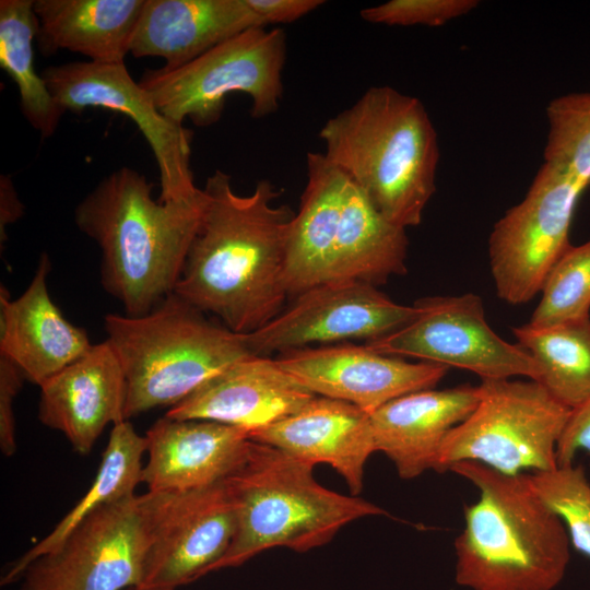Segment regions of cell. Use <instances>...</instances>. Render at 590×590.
<instances>
[{"instance_id":"obj_7","label":"cell","mask_w":590,"mask_h":590,"mask_svg":"<svg viewBox=\"0 0 590 590\" xmlns=\"http://www.w3.org/2000/svg\"><path fill=\"white\" fill-rule=\"evenodd\" d=\"M286 34L264 26L246 30L176 69L146 70L139 84L167 118H186L205 128L222 116L225 99L243 93L251 99V116L275 113L283 94Z\"/></svg>"},{"instance_id":"obj_28","label":"cell","mask_w":590,"mask_h":590,"mask_svg":"<svg viewBox=\"0 0 590 590\" xmlns=\"http://www.w3.org/2000/svg\"><path fill=\"white\" fill-rule=\"evenodd\" d=\"M37 31L33 0L0 1V67L17 86L24 118L42 138H49L66 111L35 70Z\"/></svg>"},{"instance_id":"obj_12","label":"cell","mask_w":590,"mask_h":590,"mask_svg":"<svg viewBox=\"0 0 590 590\" xmlns=\"http://www.w3.org/2000/svg\"><path fill=\"white\" fill-rule=\"evenodd\" d=\"M414 305L418 312L409 324L365 345L380 354L463 368L482 380L515 376L538 380L532 355L492 330L479 295L428 296Z\"/></svg>"},{"instance_id":"obj_33","label":"cell","mask_w":590,"mask_h":590,"mask_svg":"<svg viewBox=\"0 0 590 590\" xmlns=\"http://www.w3.org/2000/svg\"><path fill=\"white\" fill-rule=\"evenodd\" d=\"M24 380L21 368L0 353V448L5 457L16 450L13 404Z\"/></svg>"},{"instance_id":"obj_14","label":"cell","mask_w":590,"mask_h":590,"mask_svg":"<svg viewBox=\"0 0 590 590\" xmlns=\"http://www.w3.org/2000/svg\"><path fill=\"white\" fill-rule=\"evenodd\" d=\"M417 312L415 305L398 304L376 285L328 281L297 295L285 311L246 335L255 355L269 356L316 343L369 342L409 324Z\"/></svg>"},{"instance_id":"obj_5","label":"cell","mask_w":590,"mask_h":590,"mask_svg":"<svg viewBox=\"0 0 590 590\" xmlns=\"http://www.w3.org/2000/svg\"><path fill=\"white\" fill-rule=\"evenodd\" d=\"M314 465L251 440L241 467L226 480L237 514L233 541L210 573L237 567L272 547L306 552L321 546L346 524L388 515L363 498L320 485Z\"/></svg>"},{"instance_id":"obj_34","label":"cell","mask_w":590,"mask_h":590,"mask_svg":"<svg viewBox=\"0 0 590 590\" xmlns=\"http://www.w3.org/2000/svg\"><path fill=\"white\" fill-rule=\"evenodd\" d=\"M579 450L590 452V400L571 411L556 448L557 465L573 463Z\"/></svg>"},{"instance_id":"obj_37","label":"cell","mask_w":590,"mask_h":590,"mask_svg":"<svg viewBox=\"0 0 590 590\" xmlns=\"http://www.w3.org/2000/svg\"><path fill=\"white\" fill-rule=\"evenodd\" d=\"M126 590H174V589L132 587V588H128V589H126Z\"/></svg>"},{"instance_id":"obj_30","label":"cell","mask_w":590,"mask_h":590,"mask_svg":"<svg viewBox=\"0 0 590 590\" xmlns=\"http://www.w3.org/2000/svg\"><path fill=\"white\" fill-rule=\"evenodd\" d=\"M544 163L590 185V92L569 93L546 107Z\"/></svg>"},{"instance_id":"obj_17","label":"cell","mask_w":590,"mask_h":590,"mask_svg":"<svg viewBox=\"0 0 590 590\" xmlns=\"http://www.w3.org/2000/svg\"><path fill=\"white\" fill-rule=\"evenodd\" d=\"M144 437L148 461L141 483L150 492L186 491L224 482L241 467L251 445L244 428L166 415Z\"/></svg>"},{"instance_id":"obj_23","label":"cell","mask_w":590,"mask_h":590,"mask_svg":"<svg viewBox=\"0 0 590 590\" xmlns=\"http://www.w3.org/2000/svg\"><path fill=\"white\" fill-rule=\"evenodd\" d=\"M307 182L287 229L284 284L287 296L327 282L347 176L323 153L307 154Z\"/></svg>"},{"instance_id":"obj_10","label":"cell","mask_w":590,"mask_h":590,"mask_svg":"<svg viewBox=\"0 0 590 590\" xmlns=\"http://www.w3.org/2000/svg\"><path fill=\"white\" fill-rule=\"evenodd\" d=\"M139 498L148 541L139 587L175 590L209 574L228 550L237 514L226 481Z\"/></svg>"},{"instance_id":"obj_2","label":"cell","mask_w":590,"mask_h":590,"mask_svg":"<svg viewBox=\"0 0 590 590\" xmlns=\"http://www.w3.org/2000/svg\"><path fill=\"white\" fill-rule=\"evenodd\" d=\"M203 206V190L194 202L154 200L152 184L130 167L111 172L76 205V226L101 250L102 286L126 316H144L175 292Z\"/></svg>"},{"instance_id":"obj_36","label":"cell","mask_w":590,"mask_h":590,"mask_svg":"<svg viewBox=\"0 0 590 590\" xmlns=\"http://www.w3.org/2000/svg\"><path fill=\"white\" fill-rule=\"evenodd\" d=\"M0 197V233L2 241L5 227L22 216L23 205L17 198L12 180L8 176H1Z\"/></svg>"},{"instance_id":"obj_22","label":"cell","mask_w":590,"mask_h":590,"mask_svg":"<svg viewBox=\"0 0 590 590\" xmlns=\"http://www.w3.org/2000/svg\"><path fill=\"white\" fill-rule=\"evenodd\" d=\"M267 26L245 0H145L130 54L176 69L252 27Z\"/></svg>"},{"instance_id":"obj_21","label":"cell","mask_w":590,"mask_h":590,"mask_svg":"<svg viewBox=\"0 0 590 590\" xmlns=\"http://www.w3.org/2000/svg\"><path fill=\"white\" fill-rule=\"evenodd\" d=\"M479 401V386L470 385L425 389L393 399L369 415L376 451L393 462L403 480L435 470L445 438Z\"/></svg>"},{"instance_id":"obj_20","label":"cell","mask_w":590,"mask_h":590,"mask_svg":"<svg viewBox=\"0 0 590 590\" xmlns=\"http://www.w3.org/2000/svg\"><path fill=\"white\" fill-rule=\"evenodd\" d=\"M249 437L314 467L330 465L354 496L362 492L365 464L376 452L369 415L353 404L321 396Z\"/></svg>"},{"instance_id":"obj_3","label":"cell","mask_w":590,"mask_h":590,"mask_svg":"<svg viewBox=\"0 0 590 590\" xmlns=\"http://www.w3.org/2000/svg\"><path fill=\"white\" fill-rule=\"evenodd\" d=\"M323 155L391 223L417 226L436 191L439 144L422 102L374 86L329 118L319 132Z\"/></svg>"},{"instance_id":"obj_1","label":"cell","mask_w":590,"mask_h":590,"mask_svg":"<svg viewBox=\"0 0 590 590\" xmlns=\"http://www.w3.org/2000/svg\"><path fill=\"white\" fill-rule=\"evenodd\" d=\"M202 190L200 226L175 293L229 330L252 333L281 312L287 297L285 241L295 212L274 203L280 191L268 179L241 196L216 169Z\"/></svg>"},{"instance_id":"obj_16","label":"cell","mask_w":590,"mask_h":590,"mask_svg":"<svg viewBox=\"0 0 590 590\" xmlns=\"http://www.w3.org/2000/svg\"><path fill=\"white\" fill-rule=\"evenodd\" d=\"M315 397L276 358L251 355L205 381L165 415L219 422L250 434L297 412Z\"/></svg>"},{"instance_id":"obj_8","label":"cell","mask_w":590,"mask_h":590,"mask_svg":"<svg viewBox=\"0 0 590 590\" xmlns=\"http://www.w3.org/2000/svg\"><path fill=\"white\" fill-rule=\"evenodd\" d=\"M474 411L445 438L436 471L462 461L508 475L557 468L556 448L571 411L534 380L484 379Z\"/></svg>"},{"instance_id":"obj_31","label":"cell","mask_w":590,"mask_h":590,"mask_svg":"<svg viewBox=\"0 0 590 590\" xmlns=\"http://www.w3.org/2000/svg\"><path fill=\"white\" fill-rule=\"evenodd\" d=\"M527 477L538 497L565 523L573 546L590 557V483L583 468L570 463Z\"/></svg>"},{"instance_id":"obj_19","label":"cell","mask_w":590,"mask_h":590,"mask_svg":"<svg viewBox=\"0 0 590 590\" xmlns=\"http://www.w3.org/2000/svg\"><path fill=\"white\" fill-rule=\"evenodd\" d=\"M49 256L43 252L26 290L15 299L0 286V353L12 359L26 380L40 387L85 355L93 344L50 297Z\"/></svg>"},{"instance_id":"obj_9","label":"cell","mask_w":590,"mask_h":590,"mask_svg":"<svg viewBox=\"0 0 590 590\" xmlns=\"http://www.w3.org/2000/svg\"><path fill=\"white\" fill-rule=\"evenodd\" d=\"M588 187L571 173L543 163L524 198L493 226L488 259L496 295L510 305L534 298L562 255L580 194Z\"/></svg>"},{"instance_id":"obj_15","label":"cell","mask_w":590,"mask_h":590,"mask_svg":"<svg viewBox=\"0 0 590 590\" xmlns=\"http://www.w3.org/2000/svg\"><path fill=\"white\" fill-rule=\"evenodd\" d=\"M276 359L316 396L347 402L368 415L393 399L433 389L449 370L445 365L411 363L353 344L292 350Z\"/></svg>"},{"instance_id":"obj_25","label":"cell","mask_w":590,"mask_h":590,"mask_svg":"<svg viewBox=\"0 0 590 590\" xmlns=\"http://www.w3.org/2000/svg\"><path fill=\"white\" fill-rule=\"evenodd\" d=\"M408 246L405 228L389 222L349 178L328 281L377 285L403 275Z\"/></svg>"},{"instance_id":"obj_18","label":"cell","mask_w":590,"mask_h":590,"mask_svg":"<svg viewBox=\"0 0 590 590\" xmlns=\"http://www.w3.org/2000/svg\"><path fill=\"white\" fill-rule=\"evenodd\" d=\"M38 420L61 432L79 455H87L108 424L125 420L127 382L105 340L40 387Z\"/></svg>"},{"instance_id":"obj_4","label":"cell","mask_w":590,"mask_h":590,"mask_svg":"<svg viewBox=\"0 0 590 590\" xmlns=\"http://www.w3.org/2000/svg\"><path fill=\"white\" fill-rule=\"evenodd\" d=\"M452 471L473 483L477 502L464 507L455 541L456 581L471 590H553L569 562L560 518L533 492L527 473L508 475L474 461Z\"/></svg>"},{"instance_id":"obj_29","label":"cell","mask_w":590,"mask_h":590,"mask_svg":"<svg viewBox=\"0 0 590 590\" xmlns=\"http://www.w3.org/2000/svg\"><path fill=\"white\" fill-rule=\"evenodd\" d=\"M528 324L548 327L590 317V239L570 246L548 272Z\"/></svg>"},{"instance_id":"obj_11","label":"cell","mask_w":590,"mask_h":590,"mask_svg":"<svg viewBox=\"0 0 590 590\" xmlns=\"http://www.w3.org/2000/svg\"><path fill=\"white\" fill-rule=\"evenodd\" d=\"M64 111L101 107L128 116L140 129L156 161L161 202H194L202 189L190 166L191 130L164 116L123 63L72 61L42 72Z\"/></svg>"},{"instance_id":"obj_27","label":"cell","mask_w":590,"mask_h":590,"mask_svg":"<svg viewBox=\"0 0 590 590\" xmlns=\"http://www.w3.org/2000/svg\"><path fill=\"white\" fill-rule=\"evenodd\" d=\"M539 367L536 382L575 410L590 400V317L548 327L512 328Z\"/></svg>"},{"instance_id":"obj_13","label":"cell","mask_w":590,"mask_h":590,"mask_svg":"<svg viewBox=\"0 0 590 590\" xmlns=\"http://www.w3.org/2000/svg\"><path fill=\"white\" fill-rule=\"evenodd\" d=\"M148 548L139 495L85 518L52 552L32 562L20 590H126L139 587Z\"/></svg>"},{"instance_id":"obj_32","label":"cell","mask_w":590,"mask_h":590,"mask_svg":"<svg viewBox=\"0 0 590 590\" xmlns=\"http://www.w3.org/2000/svg\"><path fill=\"white\" fill-rule=\"evenodd\" d=\"M477 7V0H389L363 9L361 16L389 26H441Z\"/></svg>"},{"instance_id":"obj_26","label":"cell","mask_w":590,"mask_h":590,"mask_svg":"<svg viewBox=\"0 0 590 590\" xmlns=\"http://www.w3.org/2000/svg\"><path fill=\"white\" fill-rule=\"evenodd\" d=\"M144 452L145 437L139 435L129 421L115 424L87 492L43 540L9 565L1 577V586L20 580L32 562L56 550L91 514L135 495L134 489L141 483Z\"/></svg>"},{"instance_id":"obj_24","label":"cell","mask_w":590,"mask_h":590,"mask_svg":"<svg viewBox=\"0 0 590 590\" xmlns=\"http://www.w3.org/2000/svg\"><path fill=\"white\" fill-rule=\"evenodd\" d=\"M145 0H34L38 45L96 63H123Z\"/></svg>"},{"instance_id":"obj_6","label":"cell","mask_w":590,"mask_h":590,"mask_svg":"<svg viewBox=\"0 0 590 590\" xmlns=\"http://www.w3.org/2000/svg\"><path fill=\"white\" fill-rule=\"evenodd\" d=\"M104 326L126 376V421L178 404L231 365L255 355L246 334L211 321L175 292L144 316L107 314Z\"/></svg>"},{"instance_id":"obj_35","label":"cell","mask_w":590,"mask_h":590,"mask_svg":"<svg viewBox=\"0 0 590 590\" xmlns=\"http://www.w3.org/2000/svg\"><path fill=\"white\" fill-rule=\"evenodd\" d=\"M245 1L266 25L295 22L324 3V1L321 0Z\"/></svg>"}]
</instances>
